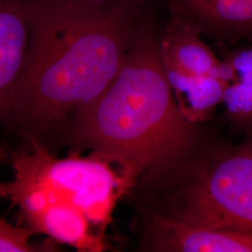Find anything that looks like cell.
<instances>
[{
  "label": "cell",
  "mask_w": 252,
  "mask_h": 252,
  "mask_svg": "<svg viewBox=\"0 0 252 252\" xmlns=\"http://www.w3.org/2000/svg\"><path fill=\"white\" fill-rule=\"evenodd\" d=\"M29 10V53L5 126L51 150L76 112L117 75L149 15L144 9L91 11L30 0Z\"/></svg>",
  "instance_id": "1"
},
{
  "label": "cell",
  "mask_w": 252,
  "mask_h": 252,
  "mask_svg": "<svg viewBox=\"0 0 252 252\" xmlns=\"http://www.w3.org/2000/svg\"><path fill=\"white\" fill-rule=\"evenodd\" d=\"M195 124L180 112L149 16L107 88L80 109L54 143L89 149L121 167L124 189L144 172H160L188 152Z\"/></svg>",
  "instance_id": "2"
},
{
  "label": "cell",
  "mask_w": 252,
  "mask_h": 252,
  "mask_svg": "<svg viewBox=\"0 0 252 252\" xmlns=\"http://www.w3.org/2000/svg\"><path fill=\"white\" fill-rule=\"evenodd\" d=\"M9 153L13 169L10 183L54 194L80 209L91 223L104 225L109 220L124 186L108 162L94 156L57 158L37 143Z\"/></svg>",
  "instance_id": "3"
},
{
  "label": "cell",
  "mask_w": 252,
  "mask_h": 252,
  "mask_svg": "<svg viewBox=\"0 0 252 252\" xmlns=\"http://www.w3.org/2000/svg\"><path fill=\"white\" fill-rule=\"evenodd\" d=\"M176 219L252 233V130L242 144L227 148L199 173Z\"/></svg>",
  "instance_id": "4"
},
{
  "label": "cell",
  "mask_w": 252,
  "mask_h": 252,
  "mask_svg": "<svg viewBox=\"0 0 252 252\" xmlns=\"http://www.w3.org/2000/svg\"><path fill=\"white\" fill-rule=\"evenodd\" d=\"M0 197L18 207L20 221L35 234L82 252L105 250L102 236L91 232L90 220L81 210L46 190L1 180Z\"/></svg>",
  "instance_id": "5"
},
{
  "label": "cell",
  "mask_w": 252,
  "mask_h": 252,
  "mask_svg": "<svg viewBox=\"0 0 252 252\" xmlns=\"http://www.w3.org/2000/svg\"><path fill=\"white\" fill-rule=\"evenodd\" d=\"M171 19L220 42L252 43V0H167Z\"/></svg>",
  "instance_id": "6"
},
{
  "label": "cell",
  "mask_w": 252,
  "mask_h": 252,
  "mask_svg": "<svg viewBox=\"0 0 252 252\" xmlns=\"http://www.w3.org/2000/svg\"><path fill=\"white\" fill-rule=\"evenodd\" d=\"M29 0H0V125L5 126L30 47Z\"/></svg>",
  "instance_id": "7"
},
{
  "label": "cell",
  "mask_w": 252,
  "mask_h": 252,
  "mask_svg": "<svg viewBox=\"0 0 252 252\" xmlns=\"http://www.w3.org/2000/svg\"><path fill=\"white\" fill-rule=\"evenodd\" d=\"M153 248L160 252H252V233L190 225L178 219L156 217L152 225Z\"/></svg>",
  "instance_id": "8"
},
{
  "label": "cell",
  "mask_w": 252,
  "mask_h": 252,
  "mask_svg": "<svg viewBox=\"0 0 252 252\" xmlns=\"http://www.w3.org/2000/svg\"><path fill=\"white\" fill-rule=\"evenodd\" d=\"M202 36L192 27L171 19L159 36L163 69L188 76H215L221 79V60Z\"/></svg>",
  "instance_id": "9"
},
{
  "label": "cell",
  "mask_w": 252,
  "mask_h": 252,
  "mask_svg": "<svg viewBox=\"0 0 252 252\" xmlns=\"http://www.w3.org/2000/svg\"><path fill=\"white\" fill-rule=\"evenodd\" d=\"M222 103L235 125L252 130V43L228 52L221 60Z\"/></svg>",
  "instance_id": "10"
},
{
  "label": "cell",
  "mask_w": 252,
  "mask_h": 252,
  "mask_svg": "<svg viewBox=\"0 0 252 252\" xmlns=\"http://www.w3.org/2000/svg\"><path fill=\"white\" fill-rule=\"evenodd\" d=\"M164 70L181 114L191 124L204 121L222 102L224 83L215 76H188Z\"/></svg>",
  "instance_id": "11"
},
{
  "label": "cell",
  "mask_w": 252,
  "mask_h": 252,
  "mask_svg": "<svg viewBox=\"0 0 252 252\" xmlns=\"http://www.w3.org/2000/svg\"><path fill=\"white\" fill-rule=\"evenodd\" d=\"M35 233L26 225L14 226L0 217V252H59L56 242L46 240L34 243L31 238Z\"/></svg>",
  "instance_id": "12"
},
{
  "label": "cell",
  "mask_w": 252,
  "mask_h": 252,
  "mask_svg": "<svg viewBox=\"0 0 252 252\" xmlns=\"http://www.w3.org/2000/svg\"><path fill=\"white\" fill-rule=\"evenodd\" d=\"M47 7L78 9L91 11H110L117 9H143L147 0H30Z\"/></svg>",
  "instance_id": "13"
},
{
  "label": "cell",
  "mask_w": 252,
  "mask_h": 252,
  "mask_svg": "<svg viewBox=\"0 0 252 252\" xmlns=\"http://www.w3.org/2000/svg\"><path fill=\"white\" fill-rule=\"evenodd\" d=\"M6 161H9V150L6 146L0 143V164L4 163Z\"/></svg>",
  "instance_id": "14"
}]
</instances>
